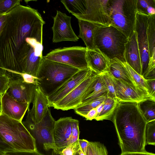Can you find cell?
Returning <instances> with one entry per match:
<instances>
[{
    "label": "cell",
    "mask_w": 155,
    "mask_h": 155,
    "mask_svg": "<svg viewBox=\"0 0 155 155\" xmlns=\"http://www.w3.org/2000/svg\"><path fill=\"white\" fill-rule=\"evenodd\" d=\"M78 153L79 155H85L84 154V153L81 150V148H80L79 146V148L78 150Z\"/></svg>",
    "instance_id": "681fc988"
},
{
    "label": "cell",
    "mask_w": 155,
    "mask_h": 155,
    "mask_svg": "<svg viewBox=\"0 0 155 155\" xmlns=\"http://www.w3.org/2000/svg\"><path fill=\"white\" fill-rule=\"evenodd\" d=\"M97 116V112L96 108H93L89 111L84 116L87 120H91L95 119Z\"/></svg>",
    "instance_id": "60d3db41"
},
{
    "label": "cell",
    "mask_w": 155,
    "mask_h": 155,
    "mask_svg": "<svg viewBox=\"0 0 155 155\" xmlns=\"http://www.w3.org/2000/svg\"><path fill=\"white\" fill-rule=\"evenodd\" d=\"M9 78L7 74H0V94L3 95L7 90Z\"/></svg>",
    "instance_id": "8d00e7d4"
},
{
    "label": "cell",
    "mask_w": 155,
    "mask_h": 155,
    "mask_svg": "<svg viewBox=\"0 0 155 155\" xmlns=\"http://www.w3.org/2000/svg\"><path fill=\"white\" fill-rule=\"evenodd\" d=\"M79 121L77 119H73L71 122V133L68 142V145L78 141L80 131L79 127Z\"/></svg>",
    "instance_id": "836d02e7"
},
{
    "label": "cell",
    "mask_w": 155,
    "mask_h": 155,
    "mask_svg": "<svg viewBox=\"0 0 155 155\" xmlns=\"http://www.w3.org/2000/svg\"><path fill=\"white\" fill-rule=\"evenodd\" d=\"M0 137L13 150H37L35 139L22 122L0 114Z\"/></svg>",
    "instance_id": "8992f818"
},
{
    "label": "cell",
    "mask_w": 155,
    "mask_h": 155,
    "mask_svg": "<svg viewBox=\"0 0 155 155\" xmlns=\"http://www.w3.org/2000/svg\"><path fill=\"white\" fill-rule=\"evenodd\" d=\"M89 144L92 150L94 155H108L106 147L101 143L89 141Z\"/></svg>",
    "instance_id": "d6a6232c"
},
{
    "label": "cell",
    "mask_w": 155,
    "mask_h": 155,
    "mask_svg": "<svg viewBox=\"0 0 155 155\" xmlns=\"http://www.w3.org/2000/svg\"><path fill=\"white\" fill-rule=\"evenodd\" d=\"M50 155H62L60 151L58 150H52L51 153Z\"/></svg>",
    "instance_id": "7dc6e473"
},
{
    "label": "cell",
    "mask_w": 155,
    "mask_h": 155,
    "mask_svg": "<svg viewBox=\"0 0 155 155\" xmlns=\"http://www.w3.org/2000/svg\"><path fill=\"white\" fill-rule=\"evenodd\" d=\"M146 145H155V120L147 122L145 130Z\"/></svg>",
    "instance_id": "4dcf8cb0"
},
{
    "label": "cell",
    "mask_w": 155,
    "mask_h": 155,
    "mask_svg": "<svg viewBox=\"0 0 155 155\" xmlns=\"http://www.w3.org/2000/svg\"><path fill=\"white\" fill-rule=\"evenodd\" d=\"M79 148L78 140L62 149L60 152L62 155H76Z\"/></svg>",
    "instance_id": "e575fe53"
},
{
    "label": "cell",
    "mask_w": 155,
    "mask_h": 155,
    "mask_svg": "<svg viewBox=\"0 0 155 155\" xmlns=\"http://www.w3.org/2000/svg\"><path fill=\"white\" fill-rule=\"evenodd\" d=\"M115 126L121 153L145 152L147 122L134 102H118L111 120Z\"/></svg>",
    "instance_id": "7a4b0ae2"
},
{
    "label": "cell",
    "mask_w": 155,
    "mask_h": 155,
    "mask_svg": "<svg viewBox=\"0 0 155 155\" xmlns=\"http://www.w3.org/2000/svg\"><path fill=\"white\" fill-rule=\"evenodd\" d=\"M4 155H45L38 150L35 151L12 150L4 153Z\"/></svg>",
    "instance_id": "d590c367"
},
{
    "label": "cell",
    "mask_w": 155,
    "mask_h": 155,
    "mask_svg": "<svg viewBox=\"0 0 155 155\" xmlns=\"http://www.w3.org/2000/svg\"><path fill=\"white\" fill-rule=\"evenodd\" d=\"M13 150L0 137V151L4 153Z\"/></svg>",
    "instance_id": "ab89813d"
},
{
    "label": "cell",
    "mask_w": 155,
    "mask_h": 155,
    "mask_svg": "<svg viewBox=\"0 0 155 155\" xmlns=\"http://www.w3.org/2000/svg\"><path fill=\"white\" fill-rule=\"evenodd\" d=\"M137 0H110L109 16L111 25L128 38L135 31Z\"/></svg>",
    "instance_id": "52a82bcc"
},
{
    "label": "cell",
    "mask_w": 155,
    "mask_h": 155,
    "mask_svg": "<svg viewBox=\"0 0 155 155\" xmlns=\"http://www.w3.org/2000/svg\"><path fill=\"white\" fill-rule=\"evenodd\" d=\"M30 104L19 102L5 92L2 97V114L13 119L22 122Z\"/></svg>",
    "instance_id": "ac0fdd59"
},
{
    "label": "cell",
    "mask_w": 155,
    "mask_h": 155,
    "mask_svg": "<svg viewBox=\"0 0 155 155\" xmlns=\"http://www.w3.org/2000/svg\"><path fill=\"white\" fill-rule=\"evenodd\" d=\"M123 63L130 78L135 84L139 87L144 90L149 94V88L146 80L142 75L139 74L134 70L126 62H123Z\"/></svg>",
    "instance_id": "f1b7e54d"
},
{
    "label": "cell",
    "mask_w": 155,
    "mask_h": 155,
    "mask_svg": "<svg viewBox=\"0 0 155 155\" xmlns=\"http://www.w3.org/2000/svg\"><path fill=\"white\" fill-rule=\"evenodd\" d=\"M55 121L49 108L46 115L39 122L33 123L27 116L25 120L22 123L35 139L36 146L38 145L45 151L57 150L54 138Z\"/></svg>",
    "instance_id": "ba28073f"
},
{
    "label": "cell",
    "mask_w": 155,
    "mask_h": 155,
    "mask_svg": "<svg viewBox=\"0 0 155 155\" xmlns=\"http://www.w3.org/2000/svg\"><path fill=\"white\" fill-rule=\"evenodd\" d=\"M107 91L102 77L100 73L86 92L81 104L86 103L104 95H107Z\"/></svg>",
    "instance_id": "44dd1931"
},
{
    "label": "cell",
    "mask_w": 155,
    "mask_h": 155,
    "mask_svg": "<svg viewBox=\"0 0 155 155\" xmlns=\"http://www.w3.org/2000/svg\"><path fill=\"white\" fill-rule=\"evenodd\" d=\"M0 155H4L3 153L0 151Z\"/></svg>",
    "instance_id": "f907efd6"
},
{
    "label": "cell",
    "mask_w": 155,
    "mask_h": 155,
    "mask_svg": "<svg viewBox=\"0 0 155 155\" xmlns=\"http://www.w3.org/2000/svg\"><path fill=\"white\" fill-rule=\"evenodd\" d=\"M102 74L107 89V96L117 99L115 84L112 76L108 71L102 73Z\"/></svg>",
    "instance_id": "f546056e"
},
{
    "label": "cell",
    "mask_w": 155,
    "mask_h": 155,
    "mask_svg": "<svg viewBox=\"0 0 155 155\" xmlns=\"http://www.w3.org/2000/svg\"><path fill=\"white\" fill-rule=\"evenodd\" d=\"M146 81L149 88V94L151 97L155 98V79L147 80Z\"/></svg>",
    "instance_id": "74e56055"
},
{
    "label": "cell",
    "mask_w": 155,
    "mask_h": 155,
    "mask_svg": "<svg viewBox=\"0 0 155 155\" xmlns=\"http://www.w3.org/2000/svg\"><path fill=\"white\" fill-rule=\"evenodd\" d=\"M65 8L78 20L98 26L111 25L110 0H63Z\"/></svg>",
    "instance_id": "3957f363"
},
{
    "label": "cell",
    "mask_w": 155,
    "mask_h": 155,
    "mask_svg": "<svg viewBox=\"0 0 155 155\" xmlns=\"http://www.w3.org/2000/svg\"><path fill=\"white\" fill-rule=\"evenodd\" d=\"M107 95H104L86 103L81 104L74 109L75 113L83 117L93 108L103 102Z\"/></svg>",
    "instance_id": "4316f807"
},
{
    "label": "cell",
    "mask_w": 155,
    "mask_h": 155,
    "mask_svg": "<svg viewBox=\"0 0 155 155\" xmlns=\"http://www.w3.org/2000/svg\"><path fill=\"white\" fill-rule=\"evenodd\" d=\"M104 101L99 105L97 107H96L97 112V116L96 117H98L100 114L103 108V106L104 104Z\"/></svg>",
    "instance_id": "ee69618b"
},
{
    "label": "cell",
    "mask_w": 155,
    "mask_h": 155,
    "mask_svg": "<svg viewBox=\"0 0 155 155\" xmlns=\"http://www.w3.org/2000/svg\"><path fill=\"white\" fill-rule=\"evenodd\" d=\"M86 155H94L92 150L89 144L87 147Z\"/></svg>",
    "instance_id": "bcb514c9"
},
{
    "label": "cell",
    "mask_w": 155,
    "mask_h": 155,
    "mask_svg": "<svg viewBox=\"0 0 155 155\" xmlns=\"http://www.w3.org/2000/svg\"><path fill=\"white\" fill-rule=\"evenodd\" d=\"M78 22L79 27V34L78 37L81 38L84 41L87 50L94 49L93 31L94 28L98 25L81 20H78Z\"/></svg>",
    "instance_id": "603a6c76"
},
{
    "label": "cell",
    "mask_w": 155,
    "mask_h": 155,
    "mask_svg": "<svg viewBox=\"0 0 155 155\" xmlns=\"http://www.w3.org/2000/svg\"><path fill=\"white\" fill-rule=\"evenodd\" d=\"M86 47L73 46L54 49L43 56L45 58L65 64L80 70L89 67Z\"/></svg>",
    "instance_id": "9c48e42d"
},
{
    "label": "cell",
    "mask_w": 155,
    "mask_h": 155,
    "mask_svg": "<svg viewBox=\"0 0 155 155\" xmlns=\"http://www.w3.org/2000/svg\"><path fill=\"white\" fill-rule=\"evenodd\" d=\"M93 72L89 67L80 70L51 94L47 96L49 107H53Z\"/></svg>",
    "instance_id": "9a60e30c"
},
{
    "label": "cell",
    "mask_w": 155,
    "mask_h": 155,
    "mask_svg": "<svg viewBox=\"0 0 155 155\" xmlns=\"http://www.w3.org/2000/svg\"><path fill=\"white\" fill-rule=\"evenodd\" d=\"M0 74H7L6 70L4 69L0 61Z\"/></svg>",
    "instance_id": "f6af8a7d"
},
{
    "label": "cell",
    "mask_w": 155,
    "mask_h": 155,
    "mask_svg": "<svg viewBox=\"0 0 155 155\" xmlns=\"http://www.w3.org/2000/svg\"><path fill=\"white\" fill-rule=\"evenodd\" d=\"M71 117H61L55 121L54 138L55 146L59 151L68 145L71 133Z\"/></svg>",
    "instance_id": "e0dca14e"
},
{
    "label": "cell",
    "mask_w": 155,
    "mask_h": 155,
    "mask_svg": "<svg viewBox=\"0 0 155 155\" xmlns=\"http://www.w3.org/2000/svg\"><path fill=\"white\" fill-rule=\"evenodd\" d=\"M118 101L108 96L104 101L103 108L99 115L95 120L97 121L104 120H111L113 114L117 106Z\"/></svg>",
    "instance_id": "d4e9b609"
},
{
    "label": "cell",
    "mask_w": 155,
    "mask_h": 155,
    "mask_svg": "<svg viewBox=\"0 0 155 155\" xmlns=\"http://www.w3.org/2000/svg\"><path fill=\"white\" fill-rule=\"evenodd\" d=\"M128 38L114 26H97L93 31V45L110 60L115 58L123 62L125 45Z\"/></svg>",
    "instance_id": "277c9868"
},
{
    "label": "cell",
    "mask_w": 155,
    "mask_h": 155,
    "mask_svg": "<svg viewBox=\"0 0 155 155\" xmlns=\"http://www.w3.org/2000/svg\"><path fill=\"white\" fill-rule=\"evenodd\" d=\"M79 146L85 155H86L87 147L89 145V141L84 139L78 140Z\"/></svg>",
    "instance_id": "f35d334b"
},
{
    "label": "cell",
    "mask_w": 155,
    "mask_h": 155,
    "mask_svg": "<svg viewBox=\"0 0 155 155\" xmlns=\"http://www.w3.org/2000/svg\"><path fill=\"white\" fill-rule=\"evenodd\" d=\"M20 0H0V14H6L20 4Z\"/></svg>",
    "instance_id": "1f68e13d"
},
{
    "label": "cell",
    "mask_w": 155,
    "mask_h": 155,
    "mask_svg": "<svg viewBox=\"0 0 155 155\" xmlns=\"http://www.w3.org/2000/svg\"><path fill=\"white\" fill-rule=\"evenodd\" d=\"M113 78L118 101L138 103L149 98L155 99L146 91L138 86L123 80L116 79L113 77Z\"/></svg>",
    "instance_id": "5bb4252c"
},
{
    "label": "cell",
    "mask_w": 155,
    "mask_h": 155,
    "mask_svg": "<svg viewBox=\"0 0 155 155\" xmlns=\"http://www.w3.org/2000/svg\"><path fill=\"white\" fill-rule=\"evenodd\" d=\"M137 13L148 16L155 15V0H137Z\"/></svg>",
    "instance_id": "83f0119b"
},
{
    "label": "cell",
    "mask_w": 155,
    "mask_h": 155,
    "mask_svg": "<svg viewBox=\"0 0 155 155\" xmlns=\"http://www.w3.org/2000/svg\"><path fill=\"white\" fill-rule=\"evenodd\" d=\"M100 74H97L93 71L91 75L57 102L53 107L58 110H67L74 109L79 105L81 103L82 100L86 92Z\"/></svg>",
    "instance_id": "8fae6325"
},
{
    "label": "cell",
    "mask_w": 155,
    "mask_h": 155,
    "mask_svg": "<svg viewBox=\"0 0 155 155\" xmlns=\"http://www.w3.org/2000/svg\"><path fill=\"white\" fill-rule=\"evenodd\" d=\"M147 29L150 60L148 68L155 67V15L148 16Z\"/></svg>",
    "instance_id": "7402d4cb"
},
{
    "label": "cell",
    "mask_w": 155,
    "mask_h": 155,
    "mask_svg": "<svg viewBox=\"0 0 155 155\" xmlns=\"http://www.w3.org/2000/svg\"><path fill=\"white\" fill-rule=\"evenodd\" d=\"M2 95L0 94V114H2Z\"/></svg>",
    "instance_id": "c3c4849f"
},
{
    "label": "cell",
    "mask_w": 155,
    "mask_h": 155,
    "mask_svg": "<svg viewBox=\"0 0 155 155\" xmlns=\"http://www.w3.org/2000/svg\"><path fill=\"white\" fill-rule=\"evenodd\" d=\"M76 155H79L78 152L76 154Z\"/></svg>",
    "instance_id": "816d5d0a"
},
{
    "label": "cell",
    "mask_w": 155,
    "mask_h": 155,
    "mask_svg": "<svg viewBox=\"0 0 155 155\" xmlns=\"http://www.w3.org/2000/svg\"><path fill=\"white\" fill-rule=\"evenodd\" d=\"M53 18L54 23L52 29L53 43L78 41L79 38L75 33L71 26V17L57 10L56 15Z\"/></svg>",
    "instance_id": "4fadbf2b"
},
{
    "label": "cell",
    "mask_w": 155,
    "mask_h": 155,
    "mask_svg": "<svg viewBox=\"0 0 155 155\" xmlns=\"http://www.w3.org/2000/svg\"><path fill=\"white\" fill-rule=\"evenodd\" d=\"M149 152H130L121 153L120 155H148Z\"/></svg>",
    "instance_id": "7bdbcfd3"
},
{
    "label": "cell",
    "mask_w": 155,
    "mask_h": 155,
    "mask_svg": "<svg viewBox=\"0 0 155 155\" xmlns=\"http://www.w3.org/2000/svg\"><path fill=\"white\" fill-rule=\"evenodd\" d=\"M32 108L28 110L27 116L34 123L40 122L46 115L49 107L47 96L37 85L32 101Z\"/></svg>",
    "instance_id": "2e32d148"
},
{
    "label": "cell",
    "mask_w": 155,
    "mask_h": 155,
    "mask_svg": "<svg viewBox=\"0 0 155 155\" xmlns=\"http://www.w3.org/2000/svg\"><path fill=\"white\" fill-rule=\"evenodd\" d=\"M38 11L20 5L6 14L0 35V61L7 75L37 77L43 58V28Z\"/></svg>",
    "instance_id": "6da1fadb"
},
{
    "label": "cell",
    "mask_w": 155,
    "mask_h": 155,
    "mask_svg": "<svg viewBox=\"0 0 155 155\" xmlns=\"http://www.w3.org/2000/svg\"><path fill=\"white\" fill-rule=\"evenodd\" d=\"M147 122L155 120V99L149 98L138 103Z\"/></svg>",
    "instance_id": "484cf974"
},
{
    "label": "cell",
    "mask_w": 155,
    "mask_h": 155,
    "mask_svg": "<svg viewBox=\"0 0 155 155\" xmlns=\"http://www.w3.org/2000/svg\"><path fill=\"white\" fill-rule=\"evenodd\" d=\"M9 81L5 92L16 101L21 103L32 102L37 85L25 81L21 74L8 76Z\"/></svg>",
    "instance_id": "30bf717a"
},
{
    "label": "cell",
    "mask_w": 155,
    "mask_h": 155,
    "mask_svg": "<svg viewBox=\"0 0 155 155\" xmlns=\"http://www.w3.org/2000/svg\"><path fill=\"white\" fill-rule=\"evenodd\" d=\"M6 14H0V35L6 21Z\"/></svg>",
    "instance_id": "b9f144b4"
},
{
    "label": "cell",
    "mask_w": 155,
    "mask_h": 155,
    "mask_svg": "<svg viewBox=\"0 0 155 155\" xmlns=\"http://www.w3.org/2000/svg\"><path fill=\"white\" fill-rule=\"evenodd\" d=\"M108 71L114 78L137 86L130 78L123 62L117 58H115L110 60Z\"/></svg>",
    "instance_id": "cb8c5ba5"
},
{
    "label": "cell",
    "mask_w": 155,
    "mask_h": 155,
    "mask_svg": "<svg viewBox=\"0 0 155 155\" xmlns=\"http://www.w3.org/2000/svg\"><path fill=\"white\" fill-rule=\"evenodd\" d=\"M80 70L47 59L43 56L37 77L38 86L47 96Z\"/></svg>",
    "instance_id": "5b68a950"
},
{
    "label": "cell",
    "mask_w": 155,
    "mask_h": 155,
    "mask_svg": "<svg viewBox=\"0 0 155 155\" xmlns=\"http://www.w3.org/2000/svg\"><path fill=\"white\" fill-rule=\"evenodd\" d=\"M86 59L88 67L94 72L100 74L108 71L110 61L97 49H87Z\"/></svg>",
    "instance_id": "ffe728a7"
},
{
    "label": "cell",
    "mask_w": 155,
    "mask_h": 155,
    "mask_svg": "<svg viewBox=\"0 0 155 155\" xmlns=\"http://www.w3.org/2000/svg\"><path fill=\"white\" fill-rule=\"evenodd\" d=\"M124 56L126 62L138 74L142 75L140 57L135 31L128 38L125 46Z\"/></svg>",
    "instance_id": "d6986e66"
},
{
    "label": "cell",
    "mask_w": 155,
    "mask_h": 155,
    "mask_svg": "<svg viewBox=\"0 0 155 155\" xmlns=\"http://www.w3.org/2000/svg\"><path fill=\"white\" fill-rule=\"evenodd\" d=\"M148 16L137 13L135 26L138 47L140 52L142 76L147 71L150 60L147 29Z\"/></svg>",
    "instance_id": "7c38bea8"
}]
</instances>
